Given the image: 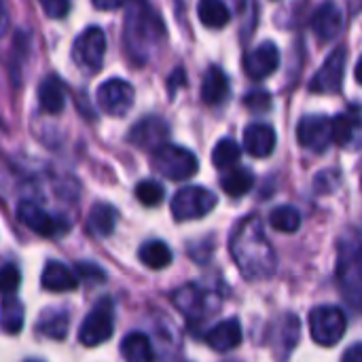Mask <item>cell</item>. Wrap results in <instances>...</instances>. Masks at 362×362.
<instances>
[{"label":"cell","mask_w":362,"mask_h":362,"mask_svg":"<svg viewBox=\"0 0 362 362\" xmlns=\"http://www.w3.org/2000/svg\"><path fill=\"white\" fill-rule=\"evenodd\" d=\"M229 252L246 280H265L276 272V252L269 244L263 223L250 214L240 221L229 240Z\"/></svg>","instance_id":"6da1fadb"},{"label":"cell","mask_w":362,"mask_h":362,"mask_svg":"<svg viewBox=\"0 0 362 362\" xmlns=\"http://www.w3.org/2000/svg\"><path fill=\"white\" fill-rule=\"evenodd\" d=\"M165 40V25L146 0H129L123 25L125 51L134 64L142 66Z\"/></svg>","instance_id":"7a4b0ae2"},{"label":"cell","mask_w":362,"mask_h":362,"mask_svg":"<svg viewBox=\"0 0 362 362\" xmlns=\"http://www.w3.org/2000/svg\"><path fill=\"white\" fill-rule=\"evenodd\" d=\"M337 255V284L346 301L354 310H362V242L358 235L350 233L341 238Z\"/></svg>","instance_id":"3957f363"},{"label":"cell","mask_w":362,"mask_h":362,"mask_svg":"<svg viewBox=\"0 0 362 362\" xmlns=\"http://www.w3.org/2000/svg\"><path fill=\"white\" fill-rule=\"evenodd\" d=\"M151 165L159 176L170 178V180H187V178L195 176L199 170L197 157L189 148L176 146L170 142H165L163 146L153 151Z\"/></svg>","instance_id":"277c9868"},{"label":"cell","mask_w":362,"mask_h":362,"mask_svg":"<svg viewBox=\"0 0 362 362\" xmlns=\"http://www.w3.org/2000/svg\"><path fill=\"white\" fill-rule=\"evenodd\" d=\"M106 34L98 25L85 28L72 45V62L85 74H95L104 64Z\"/></svg>","instance_id":"5b68a950"},{"label":"cell","mask_w":362,"mask_h":362,"mask_svg":"<svg viewBox=\"0 0 362 362\" xmlns=\"http://www.w3.org/2000/svg\"><path fill=\"white\" fill-rule=\"evenodd\" d=\"M348 329V318L337 305H320L310 312V333L318 346L331 348L341 341Z\"/></svg>","instance_id":"8992f818"},{"label":"cell","mask_w":362,"mask_h":362,"mask_svg":"<svg viewBox=\"0 0 362 362\" xmlns=\"http://www.w3.org/2000/svg\"><path fill=\"white\" fill-rule=\"evenodd\" d=\"M115 331V305L110 299H102L93 305L78 329V344L85 348H95L112 337Z\"/></svg>","instance_id":"52a82bcc"},{"label":"cell","mask_w":362,"mask_h":362,"mask_svg":"<svg viewBox=\"0 0 362 362\" xmlns=\"http://www.w3.org/2000/svg\"><path fill=\"white\" fill-rule=\"evenodd\" d=\"M216 195L204 187H185L172 197V216L176 221H197L210 214L216 206Z\"/></svg>","instance_id":"ba28073f"},{"label":"cell","mask_w":362,"mask_h":362,"mask_svg":"<svg viewBox=\"0 0 362 362\" xmlns=\"http://www.w3.org/2000/svg\"><path fill=\"white\" fill-rule=\"evenodd\" d=\"M17 218L34 233L42 238H59L66 231H70V221L45 212L38 204L34 202H21L17 206Z\"/></svg>","instance_id":"9c48e42d"},{"label":"cell","mask_w":362,"mask_h":362,"mask_svg":"<svg viewBox=\"0 0 362 362\" xmlns=\"http://www.w3.org/2000/svg\"><path fill=\"white\" fill-rule=\"evenodd\" d=\"M297 140L312 153H325L333 142V119L327 115H305L297 125Z\"/></svg>","instance_id":"30bf717a"},{"label":"cell","mask_w":362,"mask_h":362,"mask_svg":"<svg viewBox=\"0 0 362 362\" xmlns=\"http://www.w3.org/2000/svg\"><path fill=\"white\" fill-rule=\"evenodd\" d=\"M98 104L110 117H123L134 106V87L123 78H108L98 87Z\"/></svg>","instance_id":"8fae6325"},{"label":"cell","mask_w":362,"mask_h":362,"mask_svg":"<svg viewBox=\"0 0 362 362\" xmlns=\"http://www.w3.org/2000/svg\"><path fill=\"white\" fill-rule=\"evenodd\" d=\"M346 62H348V49L341 45L327 57L322 68L314 74V78L310 81V89L314 93H335V91H339V87L344 83Z\"/></svg>","instance_id":"7c38bea8"},{"label":"cell","mask_w":362,"mask_h":362,"mask_svg":"<svg viewBox=\"0 0 362 362\" xmlns=\"http://www.w3.org/2000/svg\"><path fill=\"white\" fill-rule=\"evenodd\" d=\"M168 136H170V127L161 117H144L129 129L127 140L134 146L153 153L155 148L168 142Z\"/></svg>","instance_id":"4fadbf2b"},{"label":"cell","mask_w":362,"mask_h":362,"mask_svg":"<svg viewBox=\"0 0 362 362\" xmlns=\"http://www.w3.org/2000/svg\"><path fill=\"white\" fill-rule=\"evenodd\" d=\"M278 66H280V51H278L276 42H272V40H263L259 47L248 51L244 57V70L255 81L267 78L269 74H274L278 70Z\"/></svg>","instance_id":"5bb4252c"},{"label":"cell","mask_w":362,"mask_h":362,"mask_svg":"<svg viewBox=\"0 0 362 362\" xmlns=\"http://www.w3.org/2000/svg\"><path fill=\"white\" fill-rule=\"evenodd\" d=\"M341 23H344V15L335 0H325L312 17V30L316 38L322 42L337 38L341 32Z\"/></svg>","instance_id":"9a60e30c"},{"label":"cell","mask_w":362,"mask_h":362,"mask_svg":"<svg viewBox=\"0 0 362 362\" xmlns=\"http://www.w3.org/2000/svg\"><path fill=\"white\" fill-rule=\"evenodd\" d=\"M244 148L257 159H265L276 148V129L267 123H250L244 129Z\"/></svg>","instance_id":"2e32d148"},{"label":"cell","mask_w":362,"mask_h":362,"mask_svg":"<svg viewBox=\"0 0 362 362\" xmlns=\"http://www.w3.org/2000/svg\"><path fill=\"white\" fill-rule=\"evenodd\" d=\"M78 274L59 261H49L40 276V286L49 293H70L78 286Z\"/></svg>","instance_id":"e0dca14e"},{"label":"cell","mask_w":362,"mask_h":362,"mask_svg":"<svg viewBox=\"0 0 362 362\" xmlns=\"http://www.w3.org/2000/svg\"><path fill=\"white\" fill-rule=\"evenodd\" d=\"M204 339L214 352H231L242 344V325L238 318L223 320L216 327H212L204 335Z\"/></svg>","instance_id":"ac0fdd59"},{"label":"cell","mask_w":362,"mask_h":362,"mask_svg":"<svg viewBox=\"0 0 362 362\" xmlns=\"http://www.w3.org/2000/svg\"><path fill=\"white\" fill-rule=\"evenodd\" d=\"M362 140V117L361 112L350 110L333 119V142L339 146H356Z\"/></svg>","instance_id":"d6986e66"},{"label":"cell","mask_w":362,"mask_h":362,"mask_svg":"<svg viewBox=\"0 0 362 362\" xmlns=\"http://www.w3.org/2000/svg\"><path fill=\"white\" fill-rule=\"evenodd\" d=\"M229 98V78L218 66H210L202 81V100L208 106H218Z\"/></svg>","instance_id":"ffe728a7"},{"label":"cell","mask_w":362,"mask_h":362,"mask_svg":"<svg viewBox=\"0 0 362 362\" xmlns=\"http://www.w3.org/2000/svg\"><path fill=\"white\" fill-rule=\"evenodd\" d=\"M119 221V212L110 204H95L87 216V229L95 238H108Z\"/></svg>","instance_id":"44dd1931"},{"label":"cell","mask_w":362,"mask_h":362,"mask_svg":"<svg viewBox=\"0 0 362 362\" xmlns=\"http://www.w3.org/2000/svg\"><path fill=\"white\" fill-rule=\"evenodd\" d=\"M68 325H70V316L66 310H45L36 322V331L45 339L62 341L68 335Z\"/></svg>","instance_id":"7402d4cb"},{"label":"cell","mask_w":362,"mask_h":362,"mask_svg":"<svg viewBox=\"0 0 362 362\" xmlns=\"http://www.w3.org/2000/svg\"><path fill=\"white\" fill-rule=\"evenodd\" d=\"M38 104L49 115H57V112L64 110L66 93H64V85H62V81L57 76H47L38 85Z\"/></svg>","instance_id":"603a6c76"},{"label":"cell","mask_w":362,"mask_h":362,"mask_svg":"<svg viewBox=\"0 0 362 362\" xmlns=\"http://www.w3.org/2000/svg\"><path fill=\"white\" fill-rule=\"evenodd\" d=\"M121 356L129 362H148L155 358V352L144 333H129L121 341Z\"/></svg>","instance_id":"cb8c5ba5"},{"label":"cell","mask_w":362,"mask_h":362,"mask_svg":"<svg viewBox=\"0 0 362 362\" xmlns=\"http://www.w3.org/2000/svg\"><path fill=\"white\" fill-rule=\"evenodd\" d=\"M197 17L206 28H225L231 19V11L223 0H199Z\"/></svg>","instance_id":"d4e9b609"},{"label":"cell","mask_w":362,"mask_h":362,"mask_svg":"<svg viewBox=\"0 0 362 362\" xmlns=\"http://www.w3.org/2000/svg\"><path fill=\"white\" fill-rule=\"evenodd\" d=\"M138 259L148 269H163L172 263V250L161 240H151V242H144L140 246Z\"/></svg>","instance_id":"484cf974"},{"label":"cell","mask_w":362,"mask_h":362,"mask_svg":"<svg viewBox=\"0 0 362 362\" xmlns=\"http://www.w3.org/2000/svg\"><path fill=\"white\" fill-rule=\"evenodd\" d=\"M172 301H174V305H176L187 318H193V316L202 314V308H204V303H206V297H204V293L199 291V286L187 284V286L178 288V291L172 295Z\"/></svg>","instance_id":"4316f807"},{"label":"cell","mask_w":362,"mask_h":362,"mask_svg":"<svg viewBox=\"0 0 362 362\" xmlns=\"http://www.w3.org/2000/svg\"><path fill=\"white\" fill-rule=\"evenodd\" d=\"M255 185V176L248 168H231L223 178L221 187L229 197H244Z\"/></svg>","instance_id":"83f0119b"},{"label":"cell","mask_w":362,"mask_h":362,"mask_svg":"<svg viewBox=\"0 0 362 362\" xmlns=\"http://www.w3.org/2000/svg\"><path fill=\"white\" fill-rule=\"evenodd\" d=\"M242 157V148L233 138H223L212 151V163L218 170H231Z\"/></svg>","instance_id":"f1b7e54d"},{"label":"cell","mask_w":362,"mask_h":362,"mask_svg":"<svg viewBox=\"0 0 362 362\" xmlns=\"http://www.w3.org/2000/svg\"><path fill=\"white\" fill-rule=\"evenodd\" d=\"M269 225L280 233H295L301 227V214L293 206H278L269 214Z\"/></svg>","instance_id":"f546056e"},{"label":"cell","mask_w":362,"mask_h":362,"mask_svg":"<svg viewBox=\"0 0 362 362\" xmlns=\"http://www.w3.org/2000/svg\"><path fill=\"white\" fill-rule=\"evenodd\" d=\"M23 327V305L13 295H4L2 299V329L8 335L19 333Z\"/></svg>","instance_id":"4dcf8cb0"},{"label":"cell","mask_w":362,"mask_h":362,"mask_svg":"<svg viewBox=\"0 0 362 362\" xmlns=\"http://www.w3.org/2000/svg\"><path fill=\"white\" fill-rule=\"evenodd\" d=\"M134 193H136L138 202L142 206H146V208L159 206L163 202V197H165V191H163V187L157 180H140L136 185V191Z\"/></svg>","instance_id":"1f68e13d"},{"label":"cell","mask_w":362,"mask_h":362,"mask_svg":"<svg viewBox=\"0 0 362 362\" xmlns=\"http://www.w3.org/2000/svg\"><path fill=\"white\" fill-rule=\"evenodd\" d=\"M21 284V274L13 263H4L2 272H0V286H2V295H13Z\"/></svg>","instance_id":"d6a6232c"},{"label":"cell","mask_w":362,"mask_h":362,"mask_svg":"<svg viewBox=\"0 0 362 362\" xmlns=\"http://www.w3.org/2000/svg\"><path fill=\"white\" fill-rule=\"evenodd\" d=\"M244 104H246L250 110L265 112V110H269V106H272V95H269L265 89H257V91H250V93L244 98Z\"/></svg>","instance_id":"836d02e7"},{"label":"cell","mask_w":362,"mask_h":362,"mask_svg":"<svg viewBox=\"0 0 362 362\" xmlns=\"http://www.w3.org/2000/svg\"><path fill=\"white\" fill-rule=\"evenodd\" d=\"M38 2H40L45 15L51 19H62L70 11V0H38Z\"/></svg>","instance_id":"e575fe53"},{"label":"cell","mask_w":362,"mask_h":362,"mask_svg":"<svg viewBox=\"0 0 362 362\" xmlns=\"http://www.w3.org/2000/svg\"><path fill=\"white\" fill-rule=\"evenodd\" d=\"M76 274H78V278H83V280H91V282H104L106 280V274H104V269L102 267H98V265H93V263H76Z\"/></svg>","instance_id":"d590c367"},{"label":"cell","mask_w":362,"mask_h":362,"mask_svg":"<svg viewBox=\"0 0 362 362\" xmlns=\"http://www.w3.org/2000/svg\"><path fill=\"white\" fill-rule=\"evenodd\" d=\"M95 8L100 11H117L125 4H129V0H91Z\"/></svg>","instance_id":"8d00e7d4"},{"label":"cell","mask_w":362,"mask_h":362,"mask_svg":"<svg viewBox=\"0 0 362 362\" xmlns=\"http://www.w3.org/2000/svg\"><path fill=\"white\" fill-rule=\"evenodd\" d=\"M187 83V78H185V74H182V68H176L172 74H170V81H168V89H170V93H174L176 91V87L178 85H185Z\"/></svg>","instance_id":"74e56055"},{"label":"cell","mask_w":362,"mask_h":362,"mask_svg":"<svg viewBox=\"0 0 362 362\" xmlns=\"http://www.w3.org/2000/svg\"><path fill=\"white\" fill-rule=\"evenodd\" d=\"M344 361L346 362H362V344H356L352 348H348L344 352Z\"/></svg>","instance_id":"f35d334b"},{"label":"cell","mask_w":362,"mask_h":362,"mask_svg":"<svg viewBox=\"0 0 362 362\" xmlns=\"http://www.w3.org/2000/svg\"><path fill=\"white\" fill-rule=\"evenodd\" d=\"M354 78H356V83H358V85H362V57L358 59L356 68H354Z\"/></svg>","instance_id":"ab89813d"}]
</instances>
